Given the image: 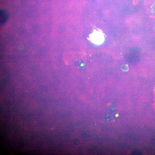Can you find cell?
<instances>
[{"instance_id":"obj_1","label":"cell","mask_w":155,"mask_h":155,"mask_svg":"<svg viewBox=\"0 0 155 155\" xmlns=\"http://www.w3.org/2000/svg\"><path fill=\"white\" fill-rule=\"evenodd\" d=\"M91 39L93 42L100 44L103 42L104 37L103 34L100 32H96L91 35Z\"/></svg>"},{"instance_id":"obj_2","label":"cell","mask_w":155,"mask_h":155,"mask_svg":"<svg viewBox=\"0 0 155 155\" xmlns=\"http://www.w3.org/2000/svg\"><path fill=\"white\" fill-rule=\"evenodd\" d=\"M8 17V14L6 11L1 10L0 12V22L1 24H4L7 21Z\"/></svg>"}]
</instances>
